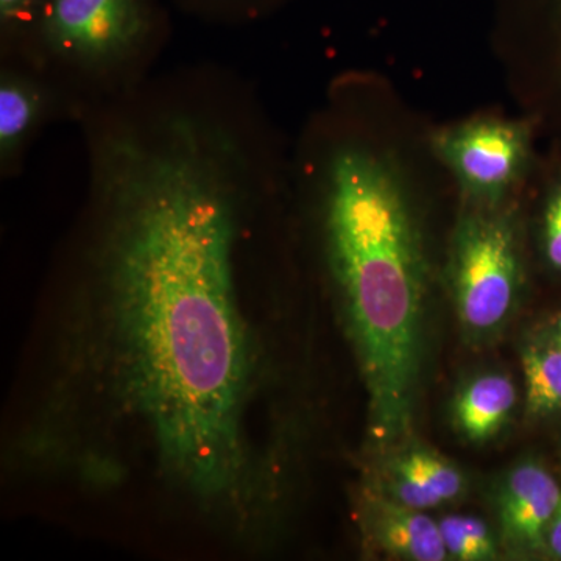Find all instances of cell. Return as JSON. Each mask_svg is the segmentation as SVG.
<instances>
[{"mask_svg": "<svg viewBox=\"0 0 561 561\" xmlns=\"http://www.w3.org/2000/svg\"><path fill=\"white\" fill-rule=\"evenodd\" d=\"M243 133L194 106L103 128L94 190L121 373L165 467L206 497L238 489L247 345L239 210L257 169Z\"/></svg>", "mask_w": 561, "mask_h": 561, "instance_id": "cell-1", "label": "cell"}, {"mask_svg": "<svg viewBox=\"0 0 561 561\" xmlns=\"http://www.w3.org/2000/svg\"><path fill=\"white\" fill-rule=\"evenodd\" d=\"M313 181L370 400L371 442L391 451L412 427L431 280L419 175L391 144L341 131L321 147Z\"/></svg>", "mask_w": 561, "mask_h": 561, "instance_id": "cell-2", "label": "cell"}, {"mask_svg": "<svg viewBox=\"0 0 561 561\" xmlns=\"http://www.w3.org/2000/svg\"><path fill=\"white\" fill-rule=\"evenodd\" d=\"M168 32L162 0H44L21 50L87 83L127 79Z\"/></svg>", "mask_w": 561, "mask_h": 561, "instance_id": "cell-3", "label": "cell"}, {"mask_svg": "<svg viewBox=\"0 0 561 561\" xmlns=\"http://www.w3.org/2000/svg\"><path fill=\"white\" fill-rule=\"evenodd\" d=\"M465 205L453 236L449 287L461 328L485 339L507 323L522 294V239L507 202Z\"/></svg>", "mask_w": 561, "mask_h": 561, "instance_id": "cell-4", "label": "cell"}, {"mask_svg": "<svg viewBox=\"0 0 561 561\" xmlns=\"http://www.w3.org/2000/svg\"><path fill=\"white\" fill-rule=\"evenodd\" d=\"M431 149L465 203L493 205L507 202L526 175L530 128L519 121L476 117L435 131Z\"/></svg>", "mask_w": 561, "mask_h": 561, "instance_id": "cell-5", "label": "cell"}, {"mask_svg": "<svg viewBox=\"0 0 561 561\" xmlns=\"http://www.w3.org/2000/svg\"><path fill=\"white\" fill-rule=\"evenodd\" d=\"M561 501V486L537 461H523L497 491L501 537L518 552H545L549 524Z\"/></svg>", "mask_w": 561, "mask_h": 561, "instance_id": "cell-6", "label": "cell"}, {"mask_svg": "<svg viewBox=\"0 0 561 561\" xmlns=\"http://www.w3.org/2000/svg\"><path fill=\"white\" fill-rule=\"evenodd\" d=\"M362 519L370 541L393 559L443 561L448 559L438 523L424 511L409 507L387 496L382 490H368L362 502Z\"/></svg>", "mask_w": 561, "mask_h": 561, "instance_id": "cell-7", "label": "cell"}, {"mask_svg": "<svg viewBox=\"0 0 561 561\" xmlns=\"http://www.w3.org/2000/svg\"><path fill=\"white\" fill-rule=\"evenodd\" d=\"M463 486V476L451 461L419 446L391 457L382 491L401 504L427 511L457 500Z\"/></svg>", "mask_w": 561, "mask_h": 561, "instance_id": "cell-8", "label": "cell"}, {"mask_svg": "<svg viewBox=\"0 0 561 561\" xmlns=\"http://www.w3.org/2000/svg\"><path fill=\"white\" fill-rule=\"evenodd\" d=\"M50 92L43 77L5 68L0 79V164L3 171L20 165L35 133L49 116Z\"/></svg>", "mask_w": 561, "mask_h": 561, "instance_id": "cell-9", "label": "cell"}, {"mask_svg": "<svg viewBox=\"0 0 561 561\" xmlns=\"http://www.w3.org/2000/svg\"><path fill=\"white\" fill-rule=\"evenodd\" d=\"M516 387L511 376L483 373L476 376L457 394L454 402V423L470 442L493 438L511 419L516 405Z\"/></svg>", "mask_w": 561, "mask_h": 561, "instance_id": "cell-10", "label": "cell"}, {"mask_svg": "<svg viewBox=\"0 0 561 561\" xmlns=\"http://www.w3.org/2000/svg\"><path fill=\"white\" fill-rule=\"evenodd\" d=\"M526 409L531 416L561 411V346L552 339L523 353Z\"/></svg>", "mask_w": 561, "mask_h": 561, "instance_id": "cell-11", "label": "cell"}, {"mask_svg": "<svg viewBox=\"0 0 561 561\" xmlns=\"http://www.w3.org/2000/svg\"><path fill=\"white\" fill-rule=\"evenodd\" d=\"M448 559L486 561L497 557V542L483 519L472 515H448L438 522Z\"/></svg>", "mask_w": 561, "mask_h": 561, "instance_id": "cell-12", "label": "cell"}, {"mask_svg": "<svg viewBox=\"0 0 561 561\" xmlns=\"http://www.w3.org/2000/svg\"><path fill=\"white\" fill-rule=\"evenodd\" d=\"M181 9L219 21H245L268 13L283 0H172Z\"/></svg>", "mask_w": 561, "mask_h": 561, "instance_id": "cell-13", "label": "cell"}, {"mask_svg": "<svg viewBox=\"0 0 561 561\" xmlns=\"http://www.w3.org/2000/svg\"><path fill=\"white\" fill-rule=\"evenodd\" d=\"M44 0H0V33L3 46L21 50Z\"/></svg>", "mask_w": 561, "mask_h": 561, "instance_id": "cell-14", "label": "cell"}, {"mask_svg": "<svg viewBox=\"0 0 561 561\" xmlns=\"http://www.w3.org/2000/svg\"><path fill=\"white\" fill-rule=\"evenodd\" d=\"M541 250L549 267L561 273V180L552 184L542 205Z\"/></svg>", "mask_w": 561, "mask_h": 561, "instance_id": "cell-15", "label": "cell"}, {"mask_svg": "<svg viewBox=\"0 0 561 561\" xmlns=\"http://www.w3.org/2000/svg\"><path fill=\"white\" fill-rule=\"evenodd\" d=\"M502 14L534 13L549 16L561 35V0H501Z\"/></svg>", "mask_w": 561, "mask_h": 561, "instance_id": "cell-16", "label": "cell"}, {"mask_svg": "<svg viewBox=\"0 0 561 561\" xmlns=\"http://www.w3.org/2000/svg\"><path fill=\"white\" fill-rule=\"evenodd\" d=\"M545 552L552 559L561 560V501L546 531Z\"/></svg>", "mask_w": 561, "mask_h": 561, "instance_id": "cell-17", "label": "cell"}, {"mask_svg": "<svg viewBox=\"0 0 561 561\" xmlns=\"http://www.w3.org/2000/svg\"><path fill=\"white\" fill-rule=\"evenodd\" d=\"M551 339L561 346V316L553 323Z\"/></svg>", "mask_w": 561, "mask_h": 561, "instance_id": "cell-18", "label": "cell"}]
</instances>
